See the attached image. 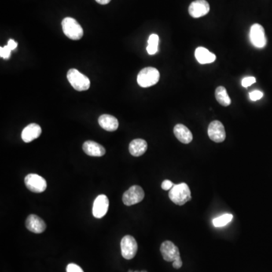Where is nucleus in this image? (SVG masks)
Returning a JSON list of instances; mask_svg holds the SVG:
<instances>
[{"label":"nucleus","instance_id":"nucleus-18","mask_svg":"<svg viewBox=\"0 0 272 272\" xmlns=\"http://www.w3.org/2000/svg\"><path fill=\"white\" fill-rule=\"evenodd\" d=\"M195 58L200 64H210L215 61L216 56L204 47L196 48L195 50Z\"/></svg>","mask_w":272,"mask_h":272},{"label":"nucleus","instance_id":"nucleus-14","mask_svg":"<svg viewBox=\"0 0 272 272\" xmlns=\"http://www.w3.org/2000/svg\"><path fill=\"white\" fill-rule=\"evenodd\" d=\"M42 133V129L37 123H30L24 128L21 133V138L24 142L29 143L39 138Z\"/></svg>","mask_w":272,"mask_h":272},{"label":"nucleus","instance_id":"nucleus-26","mask_svg":"<svg viewBox=\"0 0 272 272\" xmlns=\"http://www.w3.org/2000/svg\"><path fill=\"white\" fill-rule=\"evenodd\" d=\"M67 272H84L82 268L79 267L78 265L74 263H71L67 266L66 269Z\"/></svg>","mask_w":272,"mask_h":272},{"label":"nucleus","instance_id":"nucleus-16","mask_svg":"<svg viewBox=\"0 0 272 272\" xmlns=\"http://www.w3.org/2000/svg\"><path fill=\"white\" fill-rule=\"evenodd\" d=\"M173 132L177 139L183 144H189L193 140V135L192 132L185 125H175Z\"/></svg>","mask_w":272,"mask_h":272},{"label":"nucleus","instance_id":"nucleus-10","mask_svg":"<svg viewBox=\"0 0 272 272\" xmlns=\"http://www.w3.org/2000/svg\"><path fill=\"white\" fill-rule=\"evenodd\" d=\"M208 136L212 141L216 143L223 142L226 138L225 127L220 121L214 120L208 127Z\"/></svg>","mask_w":272,"mask_h":272},{"label":"nucleus","instance_id":"nucleus-11","mask_svg":"<svg viewBox=\"0 0 272 272\" xmlns=\"http://www.w3.org/2000/svg\"><path fill=\"white\" fill-rule=\"evenodd\" d=\"M210 4L206 0H195L188 8L189 15L194 19H199L205 16L210 12Z\"/></svg>","mask_w":272,"mask_h":272},{"label":"nucleus","instance_id":"nucleus-27","mask_svg":"<svg viewBox=\"0 0 272 272\" xmlns=\"http://www.w3.org/2000/svg\"><path fill=\"white\" fill-rule=\"evenodd\" d=\"M174 185L175 184H173L170 180H164L162 183L161 188L165 191L171 190Z\"/></svg>","mask_w":272,"mask_h":272},{"label":"nucleus","instance_id":"nucleus-25","mask_svg":"<svg viewBox=\"0 0 272 272\" xmlns=\"http://www.w3.org/2000/svg\"><path fill=\"white\" fill-rule=\"evenodd\" d=\"M255 81H256V79L253 77H247V78H244L242 80V86H243V87H249V86H252L253 83H255Z\"/></svg>","mask_w":272,"mask_h":272},{"label":"nucleus","instance_id":"nucleus-6","mask_svg":"<svg viewBox=\"0 0 272 272\" xmlns=\"http://www.w3.org/2000/svg\"><path fill=\"white\" fill-rule=\"evenodd\" d=\"M24 183L27 189L34 193H42L47 188V183L45 178L37 174H29L24 178Z\"/></svg>","mask_w":272,"mask_h":272},{"label":"nucleus","instance_id":"nucleus-2","mask_svg":"<svg viewBox=\"0 0 272 272\" xmlns=\"http://www.w3.org/2000/svg\"><path fill=\"white\" fill-rule=\"evenodd\" d=\"M62 30L66 37L73 40H79L83 36V30L78 20L73 18H65L61 22Z\"/></svg>","mask_w":272,"mask_h":272},{"label":"nucleus","instance_id":"nucleus-4","mask_svg":"<svg viewBox=\"0 0 272 272\" xmlns=\"http://www.w3.org/2000/svg\"><path fill=\"white\" fill-rule=\"evenodd\" d=\"M67 78L70 84L75 90L82 92L88 90L90 87V80L89 78L77 69L69 70L67 72Z\"/></svg>","mask_w":272,"mask_h":272},{"label":"nucleus","instance_id":"nucleus-20","mask_svg":"<svg viewBox=\"0 0 272 272\" xmlns=\"http://www.w3.org/2000/svg\"><path fill=\"white\" fill-rule=\"evenodd\" d=\"M215 98L221 105L228 107L232 104V100L227 93L226 89L224 86H218L215 92Z\"/></svg>","mask_w":272,"mask_h":272},{"label":"nucleus","instance_id":"nucleus-21","mask_svg":"<svg viewBox=\"0 0 272 272\" xmlns=\"http://www.w3.org/2000/svg\"><path fill=\"white\" fill-rule=\"evenodd\" d=\"M148 45L147 52L149 55H155L158 51V44H159V37L156 34H151L148 39Z\"/></svg>","mask_w":272,"mask_h":272},{"label":"nucleus","instance_id":"nucleus-29","mask_svg":"<svg viewBox=\"0 0 272 272\" xmlns=\"http://www.w3.org/2000/svg\"><path fill=\"white\" fill-rule=\"evenodd\" d=\"M173 268H175L176 269H181V266H182V261L181 259H177V260L174 261L173 262Z\"/></svg>","mask_w":272,"mask_h":272},{"label":"nucleus","instance_id":"nucleus-31","mask_svg":"<svg viewBox=\"0 0 272 272\" xmlns=\"http://www.w3.org/2000/svg\"><path fill=\"white\" fill-rule=\"evenodd\" d=\"M128 272H138V271H136V272H133V271L130 270Z\"/></svg>","mask_w":272,"mask_h":272},{"label":"nucleus","instance_id":"nucleus-3","mask_svg":"<svg viewBox=\"0 0 272 272\" xmlns=\"http://www.w3.org/2000/svg\"><path fill=\"white\" fill-rule=\"evenodd\" d=\"M160 79V73L155 67H145L141 70L137 78L138 84L141 87L147 88L156 84Z\"/></svg>","mask_w":272,"mask_h":272},{"label":"nucleus","instance_id":"nucleus-28","mask_svg":"<svg viewBox=\"0 0 272 272\" xmlns=\"http://www.w3.org/2000/svg\"><path fill=\"white\" fill-rule=\"evenodd\" d=\"M8 46L10 48L11 50H15L18 46L17 42H15L13 39H9V42H8Z\"/></svg>","mask_w":272,"mask_h":272},{"label":"nucleus","instance_id":"nucleus-24","mask_svg":"<svg viewBox=\"0 0 272 272\" xmlns=\"http://www.w3.org/2000/svg\"><path fill=\"white\" fill-rule=\"evenodd\" d=\"M249 96H250V98H251V100L255 101L261 99V98L263 97V93L259 90H255L253 91V92H252V93H250Z\"/></svg>","mask_w":272,"mask_h":272},{"label":"nucleus","instance_id":"nucleus-8","mask_svg":"<svg viewBox=\"0 0 272 272\" xmlns=\"http://www.w3.org/2000/svg\"><path fill=\"white\" fill-rule=\"evenodd\" d=\"M250 39H251V43L255 48L262 49V48L265 47L267 43V39H266L264 27L259 24H254L253 25L251 26Z\"/></svg>","mask_w":272,"mask_h":272},{"label":"nucleus","instance_id":"nucleus-30","mask_svg":"<svg viewBox=\"0 0 272 272\" xmlns=\"http://www.w3.org/2000/svg\"><path fill=\"white\" fill-rule=\"evenodd\" d=\"M96 1L101 5H107L111 2V0H96Z\"/></svg>","mask_w":272,"mask_h":272},{"label":"nucleus","instance_id":"nucleus-17","mask_svg":"<svg viewBox=\"0 0 272 272\" xmlns=\"http://www.w3.org/2000/svg\"><path fill=\"white\" fill-rule=\"evenodd\" d=\"M98 123L106 131H116L119 126L118 119L115 117L109 115H103L98 118Z\"/></svg>","mask_w":272,"mask_h":272},{"label":"nucleus","instance_id":"nucleus-1","mask_svg":"<svg viewBox=\"0 0 272 272\" xmlns=\"http://www.w3.org/2000/svg\"><path fill=\"white\" fill-rule=\"evenodd\" d=\"M169 197L176 205L183 206L192 200L190 188L186 183L175 185L170 191Z\"/></svg>","mask_w":272,"mask_h":272},{"label":"nucleus","instance_id":"nucleus-13","mask_svg":"<svg viewBox=\"0 0 272 272\" xmlns=\"http://www.w3.org/2000/svg\"><path fill=\"white\" fill-rule=\"evenodd\" d=\"M25 224L27 230L35 233H42L46 229L45 222L40 217L37 216V215H34V214L27 217Z\"/></svg>","mask_w":272,"mask_h":272},{"label":"nucleus","instance_id":"nucleus-23","mask_svg":"<svg viewBox=\"0 0 272 272\" xmlns=\"http://www.w3.org/2000/svg\"><path fill=\"white\" fill-rule=\"evenodd\" d=\"M10 48L8 45H5L4 47L0 48V56L4 59H9L11 56Z\"/></svg>","mask_w":272,"mask_h":272},{"label":"nucleus","instance_id":"nucleus-12","mask_svg":"<svg viewBox=\"0 0 272 272\" xmlns=\"http://www.w3.org/2000/svg\"><path fill=\"white\" fill-rule=\"evenodd\" d=\"M109 200L104 194L97 196L93 203V214L96 218H101L108 213Z\"/></svg>","mask_w":272,"mask_h":272},{"label":"nucleus","instance_id":"nucleus-15","mask_svg":"<svg viewBox=\"0 0 272 272\" xmlns=\"http://www.w3.org/2000/svg\"><path fill=\"white\" fill-rule=\"evenodd\" d=\"M82 149L86 155L90 156H102L105 155L106 150L102 145L93 141H86L82 145Z\"/></svg>","mask_w":272,"mask_h":272},{"label":"nucleus","instance_id":"nucleus-32","mask_svg":"<svg viewBox=\"0 0 272 272\" xmlns=\"http://www.w3.org/2000/svg\"><path fill=\"white\" fill-rule=\"evenodd\" d=\"M147 272L146 271H141V272Z\"/></svg>","mask_w":272,"mask_h":272},{"label":"nucleus","instance_id":"nucleus-9","mask_svg":"<svg viewBox=\"0 0 272 272\" xmlns=\"http://www.w3.org/2000/svg\"><path fill=\"white\" fill-rule=\"evenodd\" d=\"M160 252L163 259L166 262H174L181 259L178 247L170 240H166L160 246Z\"/></svg>","mask_w":272,"mask_h":272},{"label":"nucleus","instance_id":"nucleus-22","mask_svg":"<svg viewBox=\"0 0 272 272\" xmlns=\"http://www.w3.org/2000/svg\"><path fill=\"white\" fill-rule=\"evenodd\" d=\"M233 219V215L232 214H224L218 218H214L213 224L215 227H222L232 222Z\"/></svg>","mask_w":272,"mask_h":272},{"label":"nucleus","instance_id":"nucleus-19","mask_svg":"<svg viewBox=\"0 0 272 272\" xmlns=\"http://www.w3.org/2000/svg\"><path fill=\"white\" fill-rule=\"evenodd\" d=\"M148 149V143L141 138H136L130 142L129 150L130 154L134 156H140L146 152Z\"/></svg>","mask_w":272,"mask_h":272},{"label":"nucleus","instance_id":"nucleus-5","mask_svg":"<svg viewBox=\"0 0 272 272\" xmlns=\"http://www.w3.org/2000/svg\"><path fill=\"white\" fill-rule=\"evenodd\" d=\"M121 253L124 259H133L138 251V244L136 239L131 235H126L120 242Z\"/></svg>","mask_w":272,"mask_h":272},{"label":"nucleus","instance_id":"nucleus-7","mask_svg":"<svg viewBox=\"0 0 272 272\" xmlns=\"http://www.w3.org/2000/svg\"><path fill=\"white\" fill-rule=\"evenodd\" d=\"M145 197V192L138 185H133L123 195V202L126 206H133L142 201Z\"/></svg>","mask_w":272,"mask_h":272}]
</instances>
